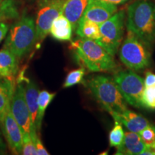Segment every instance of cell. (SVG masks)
<instances>
[{
  "label": "cell",
  "instance_id": "cell-1",
  "mask_svg": "<svg viewBox=\"0 0 155 155\" xmlns=\"http://www.w3.org/2000/svg\"><path fill=\"white\" fill-rule=\"evenodd\" d=\"M127 30L150 47L155 42V3L136 0L127 8Z\"/></svg>",
  "mask_w": 155,
  "mask_h": 155
},
{
  "label": "cell",
  "instance_id": "cell-2",
  "mask_svg": "<svg viewBox=\"0 0 155 155\" xmlns=\"http://www.w3.org/2000/svg\"><path fill=\"white\" fill-rule=\"evenodd\" d=\"M71 48L77 61L92 72L111 71L116 66L113 55L94 40L80 38L72 42Z\"/></svg>",
  "mask_w": 155,
  "mask_h": 155
},
{
  "label": "cell",
  "instance_id": "cell-3",
  "mask_svg": "<svg viewBox=\"0 0 155 155\" xmlns=\"http://www.w3.org/2000/svg\"><path fill=\"white\" fill-rule=\"evenodd\" d=\"M87 83L98 104L113 118L127 109L126 101L113 78L105 75H97L91 78Z\"/></svg>",
  "mask_w": 155,
  "mask_h": 155
},
{
  "label": "cell",
  "instance_id": "cell-4",
  "mask_svg": "<svg viewBox=\"0 0 155 155\" xmlns=\"http://www.w3.org/2000/svg\"><path fill=\"white\" fill-rule=\"evenodd\" d=\"M35 42V22L32 17L23 16L12 25L4 47L20 58L30 53Z\"/></svg>",
  "mask_w": 155,
  "mask_h": 155
},
{
  "label": "cell",
  "instance_id": "cell-5",
  "mask_svg": "<svg viewBox=\"0 0 155 155\" xmlns=\"http://www.w3.org/2000/svg\"><path fill=\"white\" fill-rule=\"evenodd\" d=\"M147 47L148 46L128 31L119 50L120 60L132 71L146 68L150 65V54Z\"/></svg>",
  "mask_w": 155,
  "mask_h": 155
},
{
  "label": "cell",
  "instance_id": "cell-6",
  "mask_svg": "<svg viewBox=\"0 0 155 155\" xmlns=\"http://www.w3.org/2000/svg\"><path fill=\"white\" fill-rule=\"evenodd\" d=\"M126 14L124 10L116 12L100 25L101 37L95 40L111 55H115L120 47L124 31Z\"/></svg>",
  "mask_w": 155,
  "mask_h": 155
},
{
  "label": "cell",
  "instance_id": "cell-7",
  "mask_svg": "<svg viewBox=\"0 0 155 155\" xmlns=\"http://www.w3.org/2000/svg\"><path fill=\"white\" fill-rule=\"evenodd\" d=\"M114 81L126 102L136 108L142 107L144 81L131 71H120L114 75Z\"/></svg>",
  "mask_w": 155,
  "mask_h": 155
},
{
  "label": "cell",
  "instance_id": "cell-8",
  "mask_svg": "<svg viewBox=\"0 0 155 155\" xmlns=\"http://www.w3.org/2000/svg\"><path fill=\"white\" fill-rule=\"evenodd\" d=\"M11 111L21 128L22 134H30L34 141L38 137L37 129L32 126L30 113L25 99V90L22 83H18L15 88L11 101Z\"/></svg>",
  "mask_w": 155,
  "mask_h": 155
},
{
  "label": "cell",
  "instance_id": "cell-9",
  "mask_svg": "<svg viewBox=\"0 0 155 155\" xmlns=\"http://www.w3.org/2000/svg\"><path fill=\"white\" fill-rule=\"evenodd\" d=\"M65 0H44L39 7L35 22L36 41L41 42L50 33L53 21L62 14Z\"/></svg>",
  "mask_w": 155,
  "mask_h": 155
},
{
  "label": "cell",
  "instance_id": "cell-10",
  "mask_svg": "<svg viewBox=\"0 0 155 155\" xmlns=\"http://www.w3.org/2000/svg\"><path fill=\"white\" fill-rule=\"evenodd\" d=\"M1 126L4 136L13 154H22V131L12 114L11 108L7 111Z\"/></svg>",
  "mask_w": 155,
  "mask_h": 155
},
{
  "label": "cell",
  "instance_id": "cell-11",
  "mask_svg": "<svg viewBox=\"0 0 155 155\" xmlns=\"http://www.w3.org/2000/svg\"><path fill=\"white\" fill-rule=\"evenodd\" d=\"M117 5L101 0H88L81 19H88L101 25L117 12Z\"/></svg>",
  "mask_w": 155,
  "mask_h": 155
},
{
  "label": "cell",
  "instance_id": "cell-12",
  "mask_svg": "<svg viewBox=\"0 0 155 155\" xmlns=\"http://www.w3.org/2000/svg\"><path fill=\"white\" fill-rule=\"evenodd\" d=\"M147 146L141 140L139 133L127 131L124 134L123 142L116 147V154L117 155H137L147 148Z\"/></svg>",
  "mask_w": 155,
  "mask_h": 155
},
{
  "label": "cell",
  "instance_id": "cell-13",
  "mask_svg": "<svg viewBox=\"0 0 155 155\" xmlns=\"http://www.w3.org/2000/svg\"><path fill=\"white\" fill-rule=\"evenodd\" d=\"M114 121H118L129 131L139 133L141 130L150 125V122L144 116L136 114L127 108L123 113L116 116Z\"/></svg>",
  "mask_w": 155,
  "mask_h": 155
},
{
  "label": "cell",
  "instance_id": "cell-14",
  "mask_svg": "<svg viewBox=\"0 0 155 155\" xmlns=\"http://www.w3.org/2000/svg\"><path fill=\"white\" fill-rule=\"evenodd\" d=\"M88 0H65L62 15L68 19L73 30H76L79 21L83 17Z\"/></svg>",
  "mask_w": 155,
  "mask_h": 155
},
{
  "label": "cell",
  "instance_id": "cell-15",
  "mask_svg": "<svg viewBox=\"0 0 155 155\" xmlns=\"http://www.w3.org/2000/svg\"><path fill=\"white\" fill-rule=\"evenodd\" d=\"M73 30L68 19L61 14L53 21L50 33L54 39L59 41H69L72 38Z\"/></svg>",
  "mask_w": 155,
  "mask_h": 155
},
{
  "label": "cell",
  "instance_id": "cell-16",
  "mask_svg": "<svg viewBox=\"0 0 155 155\" xmlns=\"http://www.w3.org/2000/svg\"><path fill=\"white\" fill-rule=\"evenodd\" d=\"M17 57L9 50L4 48L0 50V75L2 77H14L18 70Z\"/></svg>",
  "mask_w": 155,
  "mask_h": 155
},
{
  "label": "cell",
  "instance_id": "cell-17",
  "mask_svg": "<svg viewBox=\"0 0 155 155\" xmlns=\"http://www.w3.org/2000/svg\"><path fill=\"white\" fill-rule=\"evenodd\" d=\"M25 90V99L30 113L32 126L36 129V120L38 108V96L40 91L36 83L29 81L27 83Z\"/></svg>",
  "mask_w": 155,
  "mask_h": 155
},
{
  "label": "cell",
  "instance_id": "cell-18",
  "mask_svg": "<svg viewBox=\"0 0 155 155\" xmlns=\"http://www.w3.org/2000/svg\"><path fill=\"white\" fill-rule=\"evenodd\" d=\"M15 91L14 83L9 80L0 81V124L10 108L11 101Z\"/></svg>",
  "mask_w": 155,
  "mask_h": 155
},
{
  "label": "cell",
  "instance_id": "cell-19",
  "mask_svg": "<svg viewBox=\"0 0 155 155\" xmlns=\"http://www.w3.org/2000/svg\"><path fill=\"white\" fill-rule=\"evenodd\" d=\"M75 31L80 38L96 40L101 37L100 25L88 19H81Z\"/></svg>",
  "mask_w": 155,
  "mask_h": 155
},
{
  "label": "cell",
  "instance_id": "cell-20",
  "mask_svg": "<svg viewBox=\"0 0 155 155\" xmlns=\"http://www.w3.org/2000/svg\"><path fill=\"white\" fill-rule=\"evenodd\" d=\"M55 93H50L48 91H42L39 93L38 96V115L36 120V129L37 131H40L41 129L42 122L45 113L46 109L50 105V103L55 96Z\"/></svg>",
  "mask_w": 155,
  "mask_h": 155
},
{
  "label": "cell",
  "instance_id": "cell-21",
  "mask_svg": "<svg viewBox=\"0 0 155 155\" xmlns=\"http://www.w3.org/2000/svg\"><path fill=\"white\" fill-rule=\"evenodd\" d=\"M19 17L18 0H0V22Z\"/></svg>",
  "mask_w": 155,
  "mask_h": 155
},
{
  "label": "cell",
  "instance_id": "cell-22",
  "mask_svg": "<svg viewBox=\"0 0 155 155\" xmlns=\"http://www.w3.org/2000/svg\"><path fill=\"white\" fill-rule=\"evenodd\" d=\"M122 124L118 121H115V124L109 133V144L112 147H117L123 142L124 138Z\"/></svg>",
  "mask_w": 155,
  "mask_h": 155
},
{
  "label": "cell",
  "instance_id": "cell-23",
  "mask_svg": "<svg viewBox=\"0 0 155 155\" xmlns=\"http://www.w3.org/2000/svg\"><path fill=\"white\" fill-rule=\"evenodd\" d=\"M85 73H86V70L84 67H81L80 68L71 71L67 75L63 84V88H69L81 83L82 82Z\"/></svg>",
  "mask_w": 155,
  "mask_h": 155
},
{
  "label": "cell",
  "instance_id": "cell-24",
  "mask_svg": "<svg viewBox=\"0 0 155 155\" xmlns=\"http://www.w3.org/2000/svg\"><path fill=\"white\" fill-rule=\"evenodd\" d=\"M140 137L144 144L150 148L155 147V127L153 125H149L148 127L141 130L139 133Z\"/></svg>",
  "mask_w": 155,
  "mask_h": 155
},
{
  "label": "cell",
  "instance_id": "cell-25",
  "mask_svg": "<svg viewBox=\"0 0 155 155\" xmlns=\"http://www.w3.org/2000/svg\"><path fill=\"white\" fill-rule=\"evenodd\" d=\"M142 105L150 109H155V86L144 88L142 94Z\"/></svg>",
  "mask_w": 155,
  "mask_h": 155
},
{
  "label": "cell",
  "instance_id": "cell-26",
  "mask_svg": "<svg viewBox=\"0 0 155 155\" xmlns=\"http://www.w3.org/2000/svg\"><path fill=\"white\" fill-rule=\"evenodd\" d=\"M22 154L23 155H37L35 145L30 134L23 135V142Z\"/></svg>",
  "mask_w": 155,
  "mask_h": 155
},
{
  "label": "cell",
  "instance_id": "cell-27",
  "mask_svg": "<svg viewBox=\"0 0 155 155\" xmlns=\"http://www.w3.org/2000/svg\"><path fill=\"white\" fill-rule=\"evenodd\" d=\"M33 142L36 147L37 155H49L50 154L47 151V150L45 148L44 145L42 144V141L40 140V139L39 138L38 136L36 137V139H35Z\"/></svg>",
  "mask_w": 155,
  "mask_h": 155
},
{
  "label": "cell",
  "instance_id": "cell-28",
  "mask_svg": "<svg viewBox=\"0 0 155 155\" xmlns=\"http://www.w3.org/2000/svg\"><path fill=\"white\" fill-rule=\"evenodd\" d=\"M154 86H155V74L151 72L147 73L144 80V86L151 87Z\"/></svg>",
  "mask_w": 155,
  "mask_h": 155
},
{
  "label": "cell",
  "instance_id": "cell-29",
  "mask_svg": "<svg viewBox=\"0 0 155 155\" xmlns=\"http://www.w3.org/2000/svg\"><path fill=\"white\" fill-rule=\"evenodd\" d=\"M9 26L7 23L4 22H0V43L5 39V38L8 33Z\"/></svg>",
  "mask_w": 155,
  "mask_h": 155
},
{
  "label": "cell",
  "instance_id": "cell-30",
  "mask_svg": "<svg viewBox=\"0 0 155 155\" xmlns=\"http://www.w3.org/2000/svg\"><path fill=\"white\" fill-rule=\"evenodd\" d=\"M101 1L106 2L114 4V5H123V4H125L128 2L131 1V0H101Z\"/></svg>",
  "mask_w": 155,
  "mask_h": 155
},
{
  "label": "cell",
  "instance_id": "cell-31",
  "mask_svg": "<svg viewBox=\"0 0 155 155\" xmlns=\"http://www.w3.org/2000/svg\"><path fill=\"white\" fill-rule=\"evenodd\" d=\"M6 149V144L4 142L2 138L1 132H0V150H5Z\"/></svg>",
  "mask_w": 155,
  "mask_h": 155
},
{
  "label": "cell",
  "instance_id": "cell-32",
  "mask_svg": "<svg viewBox=\"0 0 155 155\" xmlns=\"http://www.w3.org/2000/svg\"><path fill=\"white\" fill-rule=\"evenodd\" d=\"M152 150H153V152H154V155H155V147L152 149Z\"/></svg>",
  "mask_w": 155,
  "mask_h": 155
},
{
  "label": "cell",
  "instance_id": "cell-33",
  "mask_svg": "<svg viewBox=\"0 0 155 155\" xmlns=\"http://www.w3.org/2000/svg\"><path fill=\"white\" fill-rule=\"evenodd\" d=\"M0 77H2V76H1V75H0Z\"/></svg>",
  "mask_w": 155,
  "mask_h": 155
}]
</instances>
